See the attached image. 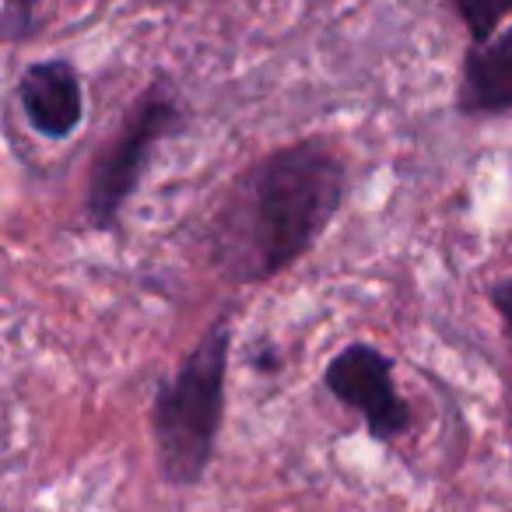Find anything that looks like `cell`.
<instances>
[{"label":"cell","instance_id":"6da1fadb","mask_svg":"<svg viewBox=\"0 0 512 512\" xmlns=\"http://www.w3.org/2000/svg\"><path fill=\"white\" fill-rule=\"evenodd\" d=\"M348 158L327 137H302L232 179L207 221V253L228 285H264L327 235L348 200Z\"/></svg>","mask_w":512,"mask_h":512},{"label":"cell","instance_id":"7a4b0ae2","mask_svg":"<svg viewBox=\"0 0 512 512\" xmlns=\"http://www.w3.org/2000/svg\"><path fill=\"white\" fill-rule=\"evenodd\" d=\"M232 337L235 320L232 309H225L193 341L176 372L158 383L151 400V446H155L162 481L172 488H197L218 453Z\"/></svg>","mask_w":512,"mask_h":512},{"label":"cell","instance_id":"3957f363","mask_svg":"<svg viewBox=\"0 0 512 512\" xmlns=\"http://www.w3.org/2000/svg\"><path fill=\"white\" fill-rule=\"evenodd\" d=\"M186 123H190V109H186L176 81L165 78V74H158L130 102L120 127L102 144L92 169H88L85 218L95 232H116L120 228L123 211L141 186L144 172L155 158V148L169 137L183 134Z\"/></svg>","mask_w":512,"mask_h":512},{"label":"cell","instance_id":"277c9868","mask_svg":"<svg viewBox=\"0 0 512 512\" xmlns=\"http://www.w3.org/2000/svg\"><path fill=\"white\" fill-rule=\"evenodd\" d=\"M323 390L351 407L376 442H393L414 428V411L393 379V358L369 341L344 344L323 365Z\"/></svg>","mask_w":512,"mask_h":512},{"label":"cell","instance_id":"5b68a950","mask_svg":"<svg viewBox=\"0 0 512 512\" xmlns=\"http://www.w3.org/2000/svg\"><path fill=\"white\" fill-rule=\"evenodd\" d=\"M15 95L25 123L46 141H67L85 120V85L78 67L64 57L32 60L18 78Z\"/></svg>","mask_w":512,"mask_h":512},{"label":"cell","instance_id":"8992f818","mask_svg":"<svg viewBox=\"0 0 512 512\" xmlns=\"http://www.w3.org/2000/svg\"><path fill=\"white\" fill-rule=\"evenodd\" d=\"M456 113L467 120L512 113V25L467 50L456 85Z\"/></svg>","mask_w":512,"mask_h":512},{"label":"cell","instance_id":"52a82bcc","mask_svg":"<svg viewBox=\"0 0 512 512\" xmlns=\"http://www.w3.org/2000/svg\"><path fill=\"white\" fill-rule=\"evenodd\" d=\"M449 8L463 22L470 36V46L488 43L498 32V25L512 15V0H449Z\"/></svg>","mask_w":512,"mask_h":512},{"label":"cell","instance_id":"ba28073f","mask_svg":"<svg viewBox=\"0 0 512 512\" xmlns=\"http://www.w3.org/2000/svg\"><path fill=\"white\" fill-rule=\"evenodd\" d=\"M39 25V0H4L0 8V32H4V43L18 46L29 36H36Z\"/></svg>","mask_w":512,"mask_h":512},{"label":"cell","instance_id":"9c48e42d","mask_svg":"<svg viewBox=\"0 0 512 512\" xmlns=\"http://www.w3.org/2000/svg\"><path fill=\"white\" fill-rule=\"evenodd\" d=\"M488 302L495 306V313H498V320H502L505 334L512 337V274L491 281V285H488Z\"/></svg>","mask_w":512,"mask_h":512}]
</instances>
